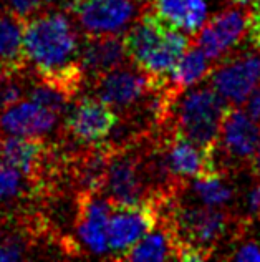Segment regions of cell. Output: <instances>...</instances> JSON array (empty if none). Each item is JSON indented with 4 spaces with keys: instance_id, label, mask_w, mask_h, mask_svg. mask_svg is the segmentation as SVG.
<instances>
[{
    "instance_id": "30bf717a",
    "label": "cell",
    "mask_w": 260,
    "mask_h": 262,
    "mask_svg": "<svg viewBox=\"0 0 260 262\" xmlns=\"http://www.w3.org/2000/svg\"><path fill=\"white\" fill-rule=\"evenodd\" d=\"M120 116L98 96H85L68 108L63 129L66 136L83 144H101L118 126Z\"/></svg>"
},
{
    "instance_id": "9a60e30c",
    "label": "cell",
    "mask_w": 260,
    "mask_h": 262,
    "mask_svg": "<svg viewBox=\"0 0 260 262\" xmlns=\"http://www.w3.org/2000/svg\"><path fill=\"white\" fill-rule=\"evenodd\" d=\"M58 113L35 101H17L0 113V135L45 136L57 126Z\"/></svg>"
},
{
    "instance_id": "484cf974",
    "label": "cell",
    "mask_w": 260,
    "mask_h": 262,
    "mask_svg": "<svg viewBox=\"0 0 260 262\" xmlns=\"http://www.w3.org/2000/svg\"><path fill=\"white\" fill-rule=\"evenodd\" d=\"M27 241L20 234H12L0 241V260H20L27 254Z\"/></svg>"
},
{
    "instance_id": "8fae6325",
    "label": "cell",
    "mask_w": 260,
    "mask_h": 262,
    "mask_svg": "<svg viewBox=\"0 0 260 262\" xmlns=\"http://www.w3.org/2000/svg\"><path fill=\"white\" fill-rule=\"evenodd\" d=\"M210 86L230 105H242L260 85V52H247L225 58L212 68Z\"/></svg>"
},
{
    "instance_id": "f1b7e54d",
    "label": "cell",
    "mask_w": 260,
    "mask_h": 262,
    "mask_svg": "<svg viewBox=\"0 0 260 262\" xmlns=\"http://www.w3.org/2000/svg\"><path fill=\"white\" fill-rule=\"evenodd\" d=\"M245 209H247L250 217L260 216V183L245 198Z\"/></svg>"
},
{
    "instance_id": "83f0119b",
    "label": "cell",
    "mask_w": 260,
    "mask_h": 262,
    "mask_svg": "<svg viewBox=\"0 0 260 262\" xmlns=\"http://www.w3.org/2000/svg\"><path fill=\"white\" fill-rule=\"evenodd\" d=\"M245 112L250 115L252 120L260 123V85L250 93V96L245 100Z\"/></svg>"
},
{
    "instance_id": "3957f363",
    "label": "cell",
    "mask_w": 260,
    "mask_h": 262,
    "mask_svg": "<svg viewBox=\"0 0 260 262\" xmlns=\"http://www.w3.org/2000/svg\"><path fill=\"white\" fill-rule=\"evenodd\" d=\"M230 106L214 88H189L174 100L168 121H173V128L189 140L216 153L224 116Z\"/></svg>"
},
{
    "instance_id": "1f68e13d",
    "label": "cell",
    "mask_w": 260,
    "mask_h": 262,
    "mask_svg": "<svg viewBox=\"0 0 260 262\" xmlns=\"http://www.w3.org/2000/svg\"><path fill=\"white\" fill-rule=\"evenodd\" d=\"M250 20H252V22H257V24H260V2H258L257 10H255L254 13H250Z\"/></svg>"
},
{
    "instance_id": "44dd1931",
    "label": "cell",
    "mask_w": 260,
    "mask_h": 262,
    "mask_svg": "<svg viewBox=\"0 0 260 262\" xmlns=\"http://www.w3.org/2000/svg\"><path fill=\"white\" fill-rule=\"evenodd\" d=\"M193 191L204 204L214 206V208H222L234 198V191L222 179V173L194 178Z\"/></svg>"
},
{
    "instance_id": "4dcf8cb0",
    "label": "cell",
    "mask_w": 260,
    "mask_h": 262,
    "mask_svg": "<svg viewBox=\"0 0 260 262\" xmlns=\"http://www.w3.org/2000/svg\"><path fill=\"white\" fill-rule=\"evenodd\" d=\"M250 168H252V173H254L257 178H260V140L257 144V149H255V155L252 158L250 161Z\"/></svg>"
},
{
    "instance_id": "5b68a950",
    "label": "cell",
    "mask_w": 260,
    "mask_h": 262,
    "mask_svg": "<svg viewBox=\"0 0 260 262\" xmlns=\"http://www.w3.org/2000/svg\"><path fill=\"white\" fill-rule=\"evenodd\" d=\"M168 78H154L139 67L121 65L108 72L93 83L97 96L113 110L129 113L143 100L151 96L166 86Z\"/></svg>"
},
{
    "instance_id": "7402d4cb",
    "label": "cell",
    "mask_w": 260,
    "mask_h": 262,
    "mask_svg": "<svg viewBox=\"0 0 260 262\" xmlns=\"http://www.w3.org/2000/svg\"><path fill=\"white\" fill-rule=\"evenodd\" d=\"M29 98L32 101L38 103V105L53 110L55 113H58L61 116V115H66L68 105H70L73 96L68 95L65 90H61L60 86L37 77V81L29 88Z\"/></svg>"
},
{
    "instance_id": "ffe728a7",
    "label": "cell",
    "mask_w": 260,
    "mask_h": 262,
    "mask_svg": "<svg viewBox=\"0 0 260 262\" xmlns=\"http://www.w3.org/2000/svg\"><path fill=\"white\" fill-rule=\"evenodd\" d=\"M25 22L9 10H0V67L27 68L23 48Z\"/></svg>"
},
{
    "instance_id": "6da1fadb",
    "label": "cell",
    "mask_w": 260,
    "mask_h": 262,
    "mask_svg": "<svg viewBox=\"0 0 260 262\" xmlns=\"http://www.w3.org/2000/svg\"><path fill=\"white\" fill-rule=\"evenodd\" d=\"M70 12L42 10L23 27L25 58L38 78L60 86L73 98L85 83L80 27Z\"/></svg>"
},
{
    "instance_id": "5bb4252c",
    "label": "cell",
    "mask_w": 260,
    "mask_h": 262,
    "mask_svg": "<svg viewBox=\"0 0 260 262\" xmlns=\"http://www.w3.org/2000/svg\"><path fill=\"white\" fill-rule=\"evenodd\" d=\"M260 140V128L247 112L232 105L225 113L217 148L222 149L229 161L237 164H250Z\"/></svg>"
},
{
    "instance_id": "603a6c76",
    "label": "cell",
    "mask_w": 260,
    "mask_h": 262,
    "mask_svg": "<svg viewBox=\"0 0 260 262\" xmlns=\"http://www.w3.org/2000/svg\"><path fill=\"white\" fill-rule=\"evenodd\" d=\"M27 92V68L0 67V113L12 106Z\"/></svg>"
},
{
    "instance_id": "7c38bea8",
    "label": "cell",
    "mask_w": 260,
    "mask_h": 262,
    "mask_svg": "<svg viewBox=\"0 0 260 262\" xmlns=\"http://www.w3.org/2000/svg\"><path fill=\"white\" fill-rule=\"evenodd\" d=\"M53 149L42 136L0 135V161L15 166L33 186L43 183L49 173Z\"/></svg>"
},
{
    "instance_id": "7a4b0ae2",
    "label": "cell",
    "mask_w": 260,
    "mask_h": 262,
    "mask_svg": "<svg viewBox=\"0 0 260 262\" xmlns=\"http://www.w3.org/2000/svg\"><path fill=\"white\" fill-rule=\"evenodd\" d=\"M123 40L131 63L154 78H168L189 47L186 32L164 22L156 13H143L125 32Z\"/></svg>"
},
{
    "instance_id": "8992f818",
    "label": "cell",
    "mask_w": 260,
    "mask_h": 262,
    "mask_svg": "<svg viewBox=\"0 0 260 262\" xmlns=\"http://www.w3.org/2000/svg\"><path fill=\"white\" fill-rule=\"evenodd\" d=\"M143 156L133 148H114L109 161L103 191L113 206H131L156 201L145 179Z\"/></svg>"
},
{
    "instance_id": "4316f807",
    "label": "cell",
    "mask_w": 260,
    "mask_h": 262,
    "mask_svg": "<svg viewBox=\"0 0 260 262\" xmlns=\"http://www.w3.org/2000/svg\"><path fill=\"white\" fill-rule=\"evenodd\" d=\"M234 260H245V262H254L260 260V246L255 243H247L241 247H237L235 252L232 254Z\"/></svg>"
},
{
    "instance_id": "d6986e66",
    "label": "cell",
    "mask_w": 260,
    "mask_h": 262,
    "mask_svg": "<svg viewBox=\"0 0 260 262\" xmlns=\"http://www.w3.org/2000/svg\"><path fill=\"white\" fill-rule=\"evenodd\" d=\"M212 61L207 58L197 45L187 48L181 60L174 65L173 70L168 75V90L174 96H179L182 92L193 88L199 81L210 75Z\"/></svg>"
},
{
    "instance_id": "ba28073f",
    "label": "cell",
    "mask_w": 260,
    "mask_h": 262,
    "mask_svg": "<svg viewBox=\"0 0 260 262\" xmlns=\"http://www.w3.org/2000/svg\"><path fill=\"white\" fill-rule=\"evenodd\" d=\"M161 208L162 203L159 201L113 206L108 223V241L114 259L121 260L139 239L159 224Z\"/></svg>"
},
{
    "instance_id": "cb8c5ba5",
    "label": "cell",
    "mask_w": 260,
    "mask_h": 262,
    "mask_svg": "<svg viewBox=\"0 0 260 262\" xmlns=\"http://www.w3.org/2000/svg\"><path fill=\"white\" fill-rule=\"evenodd\" d=\"M30 179L12 164L0 161V204L13 203L27 194Z\"/></svg>"
},
{
    "instance_id": "277c9868",
    "label": "cell",
    "mask_w": 260,
    "mask_h": 262,
    "mask_svg": "<svg viewBox=\"0 0 260 262\" xmlns=\"http://www.w3.org/2000/svg\"><path fill=\"white\" fill-rule=\"evenodd\" d=\"M149 0H72L68 12L86 37L121 35L143 15Z\"/></svg>"
},
{
    "instance_id": "4fadbf2b",
    "label": "cell",
    "mask_w": 260,
    "mask_h": 262,
    "mask_svg": "<svg viewBox=\"0 0 260 262\" xmlns=\"http://www.w3.org/2000/svg\"><path fill=\"white\" fill-rule=\"evenodd\" d=\"M113 204L94 191H81L77 209V236L86 251L91 254H106L109 251L108 223Z\"/></svg>"
},
{
    "instance_id": "2e32d148",
    "label": "cell",
    "mask_w": 260,
    "mask_h": 262,
    "mask_svg": "<svg viewBox=\"0 0 260 262\" xmlns=\"http://www.w3.org/2000/svg\"><path fill=\"white\" fill-rule=\"evenodd\" d=\"M128 53L125 48V40L120 35H101L86 37L81 45V68L85 80L97 81L108 72L114 70L126 63Z\"/></svg>"
},
{
    "instance_id": "9c48e42d",
    "label": "cell",
    "mask_w": 260,
    "mask_h": 262,
    "mask_svg": "<svg viewBox=\"0 0 260 262\" xmlns=\"http://www.w3.org/2000/svg\"><path fill=\"white\" fill-rule=\"evenodd\" d=\"M250 12L232 5L229 9L217 12L207 24L197 32L196 42L207 58L214 61L222 60L232 48L241 43V40L249 33Z\"/></svg>"
},
{
    "instance_id": "d4e9b609",
    "label": "cell",
    "mask_w": 260,
    "mask_h": 262,
    "mask_svg": "<svg viewBox=\"0 0 260 262\" xmlns=\"http://www.w3.org/2000/svg\"><path fill=\"white\" fill-rule=\"evenodd\" d=\"M45 2L46 0H2L5 10H9L23 22L42 12Z\"/></svg>"
},
{
    "instance_id": "e0dca14e",
    "label": "cell",
    "mask_w": 260,
    "mask_h": 262,
    "mask_svg": "<svg viewBox=\"0 0 260 262\" xmlns=\"http://www.w3.org/2000/svg\"><path fill=\"white\" fill-rule=\"evenodd\" d=\"M157 17L186 33H197L207 18L206 0H149Z\"/></svg>"
},
{
    "instance_id": "f546056e",
    "label": "cell",
    "mask_w": 260,
    "mask_h": 262,
    "mask_svg": "<svg viewBox=\"0 0 260 262\" xmlns=\"http://www.w3.org/2000/svg\"><path fill=\"white\" fill-rule=\"evenodd\" d=\"M230 2L232 5H237V7H241V9H245L250 13H254L257 10L260 0H230Z\"/></svg>"
},
{
    "instance_id": "ac0fdd59",
    "label": "cell",
    "mask_w": 260,
    "mask_h": 262,
    "mask_svg": "<svg viewBox=\"0 0 260 262\" xmlns=\"http://www.w3.org/2000/svg\"><path fill=\"white\" fill-rule=\"evenodd\" d=\"M177 234L173 224L161 216L159 224L129 249L121 260H171L176 259Z\"/></svg>"
},
{
    "instance_id": "52a82bcc",
    "label": "cell",
    "mask_w": 260,
    "mask_h": 262,
    "mask_svg": "<svg viewBox=\"0 0 260 262\" xmlns=\"http://www.w3.org/2000/svg\"><path fill=\"white\" fill-rule=\"evenodd\" d=\"M166 219L173 224L177 239L199 246L210 254L230 224L227 212L214 206H177L169 211Z\"/></svg>"
}]
</instances>
